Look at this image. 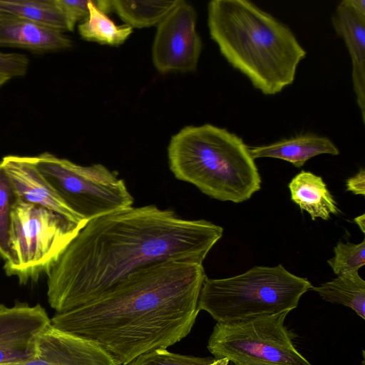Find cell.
I'll return each instance as SVG.
<instances>
[{"instance_id":"obj_1","label":"cell","mask_w":365,"mask_h":365,"mask_svg":"<svg viewBox=\"0 0 365 365\" xmlns=\"http://www.w3.org/2000/svg\"><path fill=\"white\" fill-rule=\"evenodd\" d=\"M223 228L186 220L154 205L130 207L88 221L47 274L50 307L61 313L85 304L133 272L167 260L202 264Z\"/></svg>"},{"instance_id":"obj_21","label":"cell","mask_w":365,"mask_h":365,"mask_svg":"<svg viewBox=\"0 0 365 365\" xmlns=\"http://www.w3.org/2000/svg\"><path fill=\"white\" fill-rule=\"evenodd\" d=\"M17 199L12 184L0 163V257L6 262L12 258L10 247L11 213Z\"/></svg>"},{"instance_id":"obj_15","label":"cell","mask_w":365,"mask_h":365,"mask_svg":"<svg viewBox=\"0 0 365 365\" xmlns=\"http://www.w3.org/2000/svg\"><path fill=\"white\" fill-rule=\"evenodd\" d=\"M249 150L254 160L260 158H278L298 168L314 156L339 154L338 148L329 138L313 133L296 135L266 145L249 147Z\"/></svg>"},{"instance_id":"obj_17","label":"cell","mask_w":365,"mask_h":365,"mask_svg":"<svg viewBox=\"0 0 365 365\" xmlns=\"http://www.w3.org/2000/svg\"><path fill=\"white\" fill-rule=\"evenodd\" d=\"M0 13L61 31L74 29L56 0H0Z\"/></svg>"},{"instance_id":"obj_8","label":"cell","mask_w":365,"mask_h":365,"mask_svg":"<svg viewBox=\"0 0 365 365\" xmlns=\"http://www.w3.org/2000/svg\"><path fill=\"white\" fill-rule=\"evenodd\" d=\"M289 312L230 323H217L207 349L232 365H312L295 347L284 324Z\"/></svg>"},{"instance_id":"obj_24","label":"cell","mask_w":365,"mask_h":365,"mask_svg":"<svg viewBox=\"0 0 365 365\" xmlns=\"http://www.w3.org/2000/svg\"><path fill=\"white\" fill-rule=\"evenodd\" d=\"M29 65V58L23 54L0 52V76L11 79L26 73Z\"/></svg>"},{"instance_id":"obj_14","label":"cell","mask_w":365,"mask_h":365,"mask_svg":"<svg viewBox=\"0 0 365 365\" xmlns=\"http://www.w3.org/2000/svg\"><path fill=\"white\" fill-rule=\"evenodd\" d=\"M71 46V41L59 30L0 13V46L48 52Z\"/></svg>"},{"instance_id":"obj_19","label":"cell","mask_w":365,"mask_h":365,"mask_svg":"<svg viewBox=\"0 0 365 365\" xmlns=\"http://www.w3.org/2000/svg\"><path fill=\"white\" fill-rule=\"evenodd\" d=\"M178 0L112 1L113 9L132 28L158 25L176 6Z\"/></svg>"},{"instance_id":"obj_6","label":"cell","mask_w":365,"mask_h":365,"mask_svg":"<svg viewBox=\"0 0 365 365\" xmlns=\"http://www.w3.org/2000/svg\"><path fill=\"white\" fill-rule=\"evenodd\" d=\"M83 226L48 209L17 197L11 213L10 247L12 258L4 263L7 276L20 284L37 282L48 274Z\"/></svg>"},{"instance_id":"obj_26","label":"cell","mask_w":365,"mask_h":365,"mask_svg":"<svg viewBox=\"0 0 365 365\" xmlns=\"http://www.w3.org/2000/svg\"><path fill=\"white\" fill-rule=\"evenodd\" d=\"M346 189L354 195H365V170L364 168H361L354 176L346 180Z\"/></svg>"},{"instance_id":"obj_4","label":"cell","mask_w":365,"mask_h":365,"mask_svg":"<svg viewBox=\"0 0 365 365\" xmlns=\"http://www.w3.org/2000/svg\"><path fill=\"white\" fill-rule=\"evenodd\" d=\"M174 176L207 196L240 203L261 187V177L242 138L211 124L189 125L174 135L168 147Z\"/></svg>"},{"instance_id":"obj_28","label":"cell","mask_w":365,"mask_h":365,"mask_svg":"<svg viewBox=\"0 0 365 365\" xmlns=\"http://www.w3.org/2000/svg\"><path fill=\"white\" fill-rule=\"evenodd\" d=\"M355 223L359 227L363 233H365V214H362L354 219Z\"/></svg>"},{"instance_id":"obj_16","label":"cell","mask_w":365,"mask_h":365,"mask_svg":"<svg viewBox=\"0 0 365 365\" xmlns=\"http://www.w3.org/2000/svg\"><path fill=\"white\" fill-rule=\"evenodd\" d=\"M291 200L301 211L307 212L312 220H327L331 214L339 212L337 204L322 177L305 170L300 171L289 182Z\"/></svg>"},{"instance_id":"obj_10","label":"cell","mask_w":365,"mask_h":365,"mask_svg":"<svg viewBox=\"0 0 365 365\" xmlns=\"http://www.w3.org/2000/svg\"><path fill=\"white\" fill-rule=\"evenodd\" d=\"M50 324L51 319L39 304L16 302L9 307L0 303V365L34 358L37 338Z\"/></svg>"},{"instance_id":"obj_22","label":"cell","mask_w":365,"mask_h":365,"mask_svg":"<svg viewBox=\"0 0 365 365\" xmlns=\"http://www.w3.org/2000/svg\"><path fill=\"white\" fill-rule=\"evenodd\" d=\"M334 252V256L327 262L335 274L358 272L365 264V240L358 244L339 242Z\"/></svg>"},{"instance_id":"obj_11","label":"cell","mask_w":365,"mask_h":365,"mask_svg":"<svg viewBox=\"0 0 365 365\" xmlns=\"http://www.w3.org/2000/svg\"><path fill=\"white\" fill-rule=\"evenodd\" d=\"M36 349L32 359L9 365H120L97 342L51 324L38 335Z\"/></svg>"},{"instance_id":"obj_18","label":"cell","mask_w":365,"mask_h":365,"mask_svg":"<svg viewBox=\"0 0 365 365\" xmlns=\"http://www.w3.org/2000/svg\"><path fill=\"white\" fill-rule=\"evenodd\" d=\"M310 290L327 302L337 303L354 310L365 319V281L358 272L344 274Z\"/></svg>"},{"instance_id":"obj_5","label":"cell","mask_w":365,"mask_h":365,"mask_svg":"<svg viewBox=\"0 0 365 365\" xmlns=\"http://www.w3.org/2000/svg\"><path fill=\"white\" fill-rule=\"evenodd\" d=\"M312 287L282 264L255 266L247 272L223 279L206 278L198 300V309L217 323L245 321L289 312L297 308L302 295Z\"/></svg>"},{"instance_id":"obj_23","label":"cell","mask_w":365,"mask_h":365,"mask_svg":"<svg viewBox=\"0 0 365 365\" xmlns=\"http://www.w3.org/2000/svg\"><path fill=\"white\" fill-rule=\"evenodd\" d=\"M128 365H230L225 359L197 357L158 349L138 357Z\"/></svg>"},{"instance_id":"obj_2","label":"cell","mask_w":365,"mask_h":365,"mask_svg":"<svg viewBox=\"0 0 365 365\" xmlns=\"http://www.w3.org/2000/svg\"><path fill=\"white\" fill-rule=\"evenodd\" d=\"M207 278L202 264L167 260L141 268L95 299L56 313L51 324L97 342L120 365L185 338Z\"/></svg>"},{"instance_id":"obj_25","label":"cell","mask_w":365,"mask_h":365,"mask_svg":"<svg viewBox=\"0 0 365 365\" xmlns=\"http://www.w3.org/2000/svg\"><path fill=\"white\" fill-rule=\"evenodd\" d=\"M90 0H56V4L66 15L73 27L77 21L86 18L88 14Z\"/></svg>"},{"instance_id":"obj_29","label":"cell","mask_w":365,"mask_h":365,"mask_svg":"<svg viewBox=\"0 0 365 365\" xmlns=\"http://www.w3.org/2000/svg\"><path fill=\"white\" fill-rule=\"evenodd\" d=\"M9 80L8 78L0 76V87L2 86L5 83H6Z\"/></svg>"},{"instance_id":"obj_9","label":"cell","mask_w":365,"mask_h":365,"mask_svg":"<svg viewBox=\"0 0 365 365\" xmlns=\"http://www.w3.org/2000/svg\"><path fill=\"white\" fill-rule=\"evenodd\" d=\"M197 14L190 4L178 0L158 24L152 59L161 73L190 72L196 69L202 43L196 31Z\"/></svg>"},{"instance_id":"obj_27","label":"cell","mask_w":365,"mask_h":365,"mask_svg":"<svg viewBox=\"0 0 365 365\" xmlns=\"http://www.w3.org/2000/svg\"><path fill=\"white\" fill-rule=\"evenodd\" d=\"M353 12L362 21H365V1L344 0Z\"/></svg>"},{"instance_id":"obj_20","label":"cell","mask_w":365,"mask_h":365,"mask_svg":"<svg viewBox=\"0 0 365 365\" xmlns=\"http://www.w3.org/2000/svg\"><path fill=\"white\" fill-rule=\"evenodd\" d=\"M78 28L83 38L110 46L123 43L133 31L127 24L116 25L96 7L94 0L89 1L88 14Z\"/></svg>"},{"instance_id":"obj_13","label":"cell","mask_w":365,"mask_h":365,"mask_svg":"<svg viewBox=\"0 0 365 365\" xmlns=\"http://www.w3.org/2000/svg\"><path fill=\"white\" fill-rule=\"evenodd\" d=\"M332 26L344 41L352 64V83L362 120L365 122V21L341 1L331 16Z\"/></svg>"},{"instance_id":"obj_12","label":"cell","mask_w":365,"mask_h":365,"mask_svg":"<svg viewBox=\"0 0 365 365\" xmlns=\"http://www.w3.org/2000/svg\"><path fill=\"white\" fill-rule=\"evenodd\" d=\"M21 200L53 211L81 226L87 222L71 210L34 165L32 157L6 155L0 161Z\"/></svg>"},{"instance_id":"obj_7","label":"cell","mask_w":365,"mask_h":365,"mask_svg":"<svg viewBox=\"0 0 365 365\" xmlns=\"http://www.w3.org/2000/svg\"><path fill=\"white\" fill-rule=\"evenodd\" d=\"M32 160L67 207L86 222L133 206L124 180L101 164L82 166L49 153Z\"/></svg>"},{"instance_id":"obj_3","label":"cell","mask_w":365,"mask_h":365,"mask_svg":"<svg viewBox=\"0 0 365 365\" xmlns=\"http://www.w3.org/2000/svg\"><path fill=\"white\" fill-rule=\"evenodd\" d=\"M207 25L221 54L264 95L292 84L307 54L294 33L247 0H212Z\"/></svg>"}]
</instances>
